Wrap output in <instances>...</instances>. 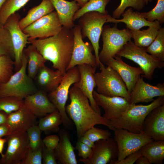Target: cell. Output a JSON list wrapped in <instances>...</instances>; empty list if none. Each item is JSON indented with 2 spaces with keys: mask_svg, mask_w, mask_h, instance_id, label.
Segmentation results:
<instances>
[{
  "mask_svg": "<svg viewBox=\"0 0 164 164\" xmlns=\"http://www.w3.org/2000/svg\"><path fill=\"white\" fill-rule=\"evenodd\" d=\"M29 41L45 60L52 63L54 69L65 73L73 52L74 35L72 30L63 26L61 30L53 36Z\"/></svg>",
  "mask_w": 164,
  "mask_h": 164,
  "instance_id": "1",
  "label": "cell"
},
{
  "mask_svg": "<svg viewBox=\"0 0 164 164\" xmlns=\"http://www.w3.org/2000/svg\"><path fill=\"white\" fill-rule=\"evenodd\" d=\"M70 103L65 107L66 112L75 124L79 139L88 129L97 125H102L112 130L109 121L95 112L87 97L73 86L70 89Z\"/></svg>",
  "mask_w": 164,
  "mask_h": 164,
  "instance_id": "2",
  "label": "cell"
},
{
  "mask_svg": "<svg viewBox=\"0 0 164 164\" xmlns=\"http://www.w3.org/2000/svg\"><path fill=\"white\" fill-rule=\"evenodd\" d=\"M164 104V96H159L147 105L130 104L127 109L117 118L109 121L114 128H121L135 133L142 132L144 120L148 114L154 108Z\"/></svg>",
  "mask_w": 164,
  "mask_h": 164,
  "instance_id": "3",
  "label": "cell"
},
{
  "mask_svg": "<svg viewBox=\"0 0 164 164\" xmlns=\"http://www.w3.org/2000/svg\"><path fill=\"white\" fill-rule=\"evenodd\" d=\"M27 56L23 52L21 66L8 80L0 86V97L13 96L24 100L38 89L26 72Z\"/></svg>",
  "mask_w": 164,
  "mask_h": 164,
  "instance_id": "4",
  "label": "cell"
},
{
  "mask_svg": "<svg viewBox=\"0 0 164 164\" xmlns=\"http://www.w3.org/2000/svg\"><path fill=\"white\" fill-rule=\"evenodd\" d=\"M80 73L77 66L67 70L61 83L53 91L49 93L47 96L50 101L55 106L61 116L62 124L67 129H71L73 122L66 112L65 105L68 99L71 86L79 80Z\"/></svg>",
  "mask_w": 164,
  "mask_h": 164,
  "instance_id": "5",
  "label": "cell"
},
{
  "mask_svg": "<svg viewBox=\"0 0 164 164\" xmlns=\"http://www.w3.org/2000/svg\"><path fill=\"white\" fill-rule=\"evenodd\" d=\"M99 67L100 72L95 74L96 92L109 97H122L129 101L130 93L117 72L109 66L105 67L102 63Z\"/></svg>",
  "mask_w": 164,
  "mask_h": 164,
  "instance_id": "6",
  "label": "cell"
},
{
  "mask_svg": "<svg viewBox=\"0 0 164 164\" xmlns=\"http://www.w3.org/2000/svg\"><path fill=\"white\" fill-rule=\"evenodd\" d=\"M103 41L102 48L99 54L100 62L105 64L108 60L114 58L117 53L132 38L131 30L118 28L117 24L113 27L109 25L103 26L101 34Z\"/></svg>",
  "mask_w": 164,
  "mask_h": 164,
  "instance_id": "7",
  "label": "cell"
},
{
  "mask_svg": "<svg viewBox=\"0 0 164 164\" xmlns=\"http://www.w3.org/2000/svg\"><path fill=\"white\" fill-rule=\"evenodd\" d=\"M145 48L136 46L131 40L124 46L116 55L124 57L137 64L144 72V74L141 76L151 80L155 69L164 67V62L148 54Z\"/></svg>",
  "mask_w": 164,
  "mask_h": 164,
  "instance_id": "8",
  "label": "cell"
},
{
  "mask_svg": "<svg viewBox=\"0 0 164 164\" xmlns=\"http://www.w3.org/2000/svg\"><path fill=\"white\" fill-rule=\"evenodd\" d=\"M108 15L97 12H89L81 16L78 21L82 38L87 37L93 47L97 67L101 63L99 57V40L104 25L107 22Z\"/></svg>",
  "mask_w": 164,
  "mask_h": 164,
  "instance_id": "9",
  "label": "cell"
},
{
  "mask_svg": "<svg viewBox=\"0 0 164 164\" xmlns=\"http://www.w3.org/2000/svg\"><path fill=\"white\" fill-rule=\"evenodd\" d=\"M113 131L118 149L116 161L121 160L154 140L143 132L135 133L121 128H114Z\"/></svg>",
  "mask_w": 164,
  "mask_h": 164,
  "instance_id": "10",
  "label": "cell"
},
{
  "mask_svg": "<svg viewBox=\"0 0 164 164\" xmlns=\"http://www.w3.org/2000/svg\"><path fill=\"white\" fill-rule=\"evenodd\" d=\"M58 15L54 11L22 29L29 36V40L43 39L57 34L63 27Z\"/></svg>",
  "mask_w": 164,
  "mask_h": 164,
  "instance_id": "11",
  "label": "cell"
},
{
  "mask_svg": "<svg viewBox=\"0 0 164 164\" xmlns=\"http://www.w3.org/2000/svg\"><path fill=\"white\" fill-rule=\"evenodd\" d=\"M20 19V14L15 12L8 18L4 25L11 36L14 55V68L16 71L21 66L24 50L29 43V36L19 26V23Z\"/></svg>",
  "mask_w": 164,
  "mask_h": 164,
  "instance_id": "12",
  "label": "cell"
},
{
  "mask_svg": "<svg viewBox=\"0 0 164 164\" xmlns=\"http://www.w3.org/2000/svg\"><path fill=\"white\" fill-rule=\"evenodd\" d=\"M73 28V50L67 71L78 65L84 64L97 67L95 56L92 53L94 50L92 44L88 42L84 41L81 34V29L78 24L74 25Z\"/></svg>",
  "mask_w": 164,
  "mask_h": 164,
  "instance_id": "13",
  "label": "cell"
},
{
  "mask_svg": "<svg viewBox=\"0 0 164 164\" xmlns=\"http://www.w3.org/2000/svg\"><path fill=\"white\" fill-rule=\"evenodd\" d=\"M118 155L117 143L114 138L110 137L94 142L90 156L86 159L80 158L78 161L85 164H112Z\"/></svg>",
  "mask_w": 164,
  "mask_h": 164,
  "instance_id": "14",
  "label": "cell"
},
{
  "mask_svg": "<svg viewBox=\"0 0 164 164\" xmlns=\"http://www.w3.org/2000/svg\"><path fill=\"white\" fill-rule=\"evenodd\" d=\"M8 147L5 154L0 160L3 164H20L29 148L26 132L12 133L6 136Z\"/></svg>",
  "mask_w": 164,
  "mask_h": 164,
  "instance_id": "15",
  "label": "cell"
},
{
  "mask_svg": "<svg viewBox=\"0 0 164 164\" xmlns=\"http://www.w3.org/2000/svg\"><path fill=\"white\" fill-rule=\"evenodd\" d=\"M80 73L79 80L73 84L88 98L93 109L101 115V109L94 100L93 96L94 88L96 87L95 74L96 67L84 64L77 66Z\"/></svg>",
  "mask_w": 164,
  "mask_h": 164,
  "instance_id": "16",
  "label": "cell"
},
{
  "mask_svg": "<svg viewBox=\"0 0 164 164\" xmlns=\"http://www.w3.org/2000/svg\"><path fill=\"white\" fill-rule=\"evenodd\" d=\"M93 96L97 104L101 107L104 111L103 116L109 121L118 118L130 104L129 101L123 97L106 96L95 90Z\"/></svg>",
  "mask_w": 164,
  "mask_h": 164,
  "instance_id": "17",
  "label": "cell"
},
{
  "mask_svg": "<svg viewBox=\"0 0 164 164\" xmlns=\"http://www.w3.org/2000/svg\"><path fill=\"white\" fill-rule=\"evenodd\" d=\"M164 96V84L158 83L153 85L144 81L140 76L130 93L129 102L136 104L153 101L155 97Z\"/></svg>",
  "mask_w": 164,
  "mask_h": 164,
  "instance_id": "18",
  "label": "cell"
},
{
  "mask_svg": "<svg viewBox=\"0 0 164 164\" xmlns=\"http://www.w3.org/2000/svg\"><path fill=\"white\" fill-rule=\"evenodd\" d=\"M105 64L116 71L124 82L127 89L130 93L139 77L144 74L140 67H135L124 62L121 57L116 55L109 59Z\"/></svg>",
  "mask_w": 164,
  "mask_h": 164,
  "instance_id": "19",
  "label": "cell"
},
{
  "mask_svg": "<svg viewBox=\"0 0 164 164\" xmlns=\"http://www.w3.org/2000/svg\"><path fill=\"white\" fill-rule=\"evenodd\" d=\"M142 132L154 140H164V104L154 108L146 116Z\"/></svg>",
  "mask_w": 164,
  "mask_h": 164,
  "instance_id": "20",
  "label": "cell"
},
{
  "mask_svg": "<svg viewBox=\"0 0 164 164\" xmlns=\"http://www.w3.org/2000/svg\"><path fill=\"white\" fill-rule=\"evenodd\" d=\"M24 105L37 117L41 118L57 110L50 101L46 92L38 90L24 99Z\"/></svg>",
  "mask_w": 164,
  "mask_h": 164,
  "instance_id": "21",
  "label": "cell"
},
{
  "mask_svg": "<svg viewBox=\"0 0 164 164\" xmlns=\"http://www.w3.org/2000/svg\"><path fill=\"white\" fill-rule=\"evenodd\" d=\"M37 118L24 105L19 110L8 114L6 123L12 133L25 132L31 127L37 125Z\"/></svg>",
  "mask_w": 164,
  "mask_h": 164,
  "instance_id": "22",
  "label": "cell"
},
{
  "mask_svg": "<svg viewBox=\"0 0 164 164\" xmlns=\"http://www.w3.org/2000/svg\"><path fill=\"white\" fill-rule=\"evenodd\" d=\"M121 15V19H115L108 14L107 22L117 24L120 22L125 23L127 28L132 31L140 30L145 26H155L160 28V23L157 21L151 22L147 20L138 12H134L132 8L125 10Z\"/></svg>",
  "mask_w": 164,
  "mask_h": 164,
  "instance_id": "23",
  "label": "cell"
},
{
  "mask_svg": "<svg viewBox=\"0 0 164 164\" xmlns=\"http://www.w3.org/2000/svg\"><path fill=\"white\" fill-rule=\"evenodd\" d=\"M59 131V141L54 150L56 159L62 164H77L75 149L71 142L69 132L63 128Z\"/></svg>",
  "mask_w": 164,
  "mask_h": 164,
  "instance_id": "24",
  "label": "cell"
},
{
  "mask_svg": "<svg viewBox=\"0 0 164 164\" xmlns=\"http://www.w3.org/2000/svg\"><path fill=\"white\" fill-rule=\"evenodd\" d=\"M64 75L59 70L55 71L44 64L40 68L35 78L41 90L49 93L58 87Z\"/></svg>",
  "mask_w": 164,
  "mask_h": 164,
  "instance_id": "25",
  "label": "cell"
},
{
  "mask_svg": "<svg viewBox=\"0 0 164 164\" xmlns=\"http://www.w3.org/2000/svg\"><path fill=\"white\" fill-rule=\"evenodd\" d=\"M56 12L61 23L63 27L72 29L74 26L73 17L80 7L74 1L50 0Z\"/></svg>",
  "mask_w": 164,
  "mask_h": 164,
  "instance_id": "26",
  "label": "cell"
},
{
  "mask_svg": "<svg viewBox=\"0 0 164 164\" xmlns=\"http://www.w3.org/2000/svg\"><path fill=\"white\" fill-rule=\"evenodd\" d=\"M54 8L50 0H42L38 5L31 8L26 15L20 19L19 24L22 29L54 11Z\"/></svg>",
  "mask_w": 164,
  "mask_h": 164,
  "instance_id": "27",
  "label": "cell"
},
{
  "mask_svg": "<svg viewBox=\"0 0 164 164\" xmlns=\"http://www.w3.org/2000/svg\"><path fill=\"white\" fill-rule=\"evenodd\" d=\"M142 155L145 157L151 164H162L164 159V140H153L141 149Z\"/></svg>",
  "mask_w": 164,
  "mask_h": 164,
  "instance_id": "28",
  "label": "cell"
},
{
  "mask_svg": "<svg viewBox=\"0 0 164 164\" xmlns=\"http://www.w3.org/2000/svg\"><path fill=\"white\" fill-rule=\"evenodd\" d=\"M23 52L27 56V74L32 79H35L40 68L45 64L47 60L32 44L25 48Z\"/></svg>",
  "mask_w": 164,
  "mask_h": 164,
  "instance_id": "29",
  "label": "cell"
},
{
  "mask_svg": "<svg viewBox=\"0 0 164 164\" xmlns=\"http://www.w3.org/2000/svg\"><path fill=\"white\" fill-rule=\"evenodd\" d=\"M159 29L155 26H151L149 27L146 29L131 30L133 43L138 46L147 47L154 40Z\"/></svg>",
  "mask_w": 164,
  "mask_h": 164,
  "instance_id": "30",
  "label": "cell"
},
{
  "mask_svg": "<svg viewBox=\"0 0 164 164\" xmlns=\"http://www.w3.org/2000/svg\"><path fill=\"white\" fill-rule=\"evenodd\" d=\"M61 116L58 110L40 118L38 126L41 132L46 134L57 132L62 124Z\"/></svg>",
  "mask_w": 164,
  "mask_h": 164,
  "instance_id": "31",
  "label": "cell"
},
{
  "mask_svg": "<svg viewBox=\"0 0 164 164\" xmlns=\"http://www.w3.org/2000/svg\"><path fill=\"white\" fill-rule=\"evenodd\" d=\"M110 0H89L84 6L75 13L73 17L74 21L85 13L91 12H97L104 14H108L106 7Z\"/></svg>",
  "mask_w": 164,
  "mask_h": 164,
  "instance_id": "32",
  "label": "cell"
},
{
  "mask_svg": "<svg viewBox=\"0 0 164 164\" xmlns=\"http://www.w3.org/2000/svg\"><path fill=\"white\" fill-rule=\"evenodd\" d=\"M29 0H7L0 10V25H4L8 18L25 6Z\"/></svg>",
  "mask_w": 164,
  "mask_h": 164,
  "instance_id": "33",
  "label": "cell"
},
{
  "mask_svg": "<svg viewBox=\"0 0 164 164\" xmlns=\"http://www.w3.org/2000/svg\"><path fill=\"white\" fill-rule=\"evenodd\" d=\"M147 53L159 60L164 62V28L161 27L153 42L145 48Z\"/></svg>",
  "mask_w": 164,
  "mask_h": 164,
  "instance_id": "34",
  "label": "cell"
},
{
  "mask_svg": "<svg viewBox=\"0 0 164 164\" xmlns=\"http://www.w3.org/2000/svg\"><path fill=\"white\" fill-rule=\"evenodd\" d=\"M7 55L14 60L13 49L10 34L4 25H0V57Z\"/></svg>",
  "mask_w": 164,
  "mask_h": 164,
  "instance_id": "35",
  "label": "cell"
},
{
  "mask_svg": "<svg viewBox=\"0 0 164 164\" xmlns=\"http://www.w3.org/2000/svg\"><path fill=\"white\" fill-rule=\"evenodd\" d=\"M14 60L7 55L0 57V86L6 83L13 74Z\"/></svg>",
  "mask_w": 164,
  "mask_h": 164,
  "instance_id": "36",
  "label": "cell"
},
{
  "mask_svg": "<svg viewBox=\"0 0 164 164\" xmlns=\"http://www.w3.org/2000/svg\"><path fill=\"white\" fill-rule=\"evenodd\" d=\"M24 105V100L13 96L0 97V111L9 114Z\"/></svg>",
  "mask_w": 164,
  "mask_h": 164,
  "instance_id": "37",
  "label": "cell"
},
{
  "mask_svg": "<svg viewBox=\"0 0 164 164\" xmlns=\"http://www.w3.org/2000/svg\"><path fill=\"white\" fill-rule=\"evenodd\" d=\"M147 20L153 22L157 21L161 24L164 22V0H157L155 7L147 12H140Z\"/></svg>",
  "mask_w": 164,
  "mask_h": 164,
  "instance_id": "38",
  "label": "cell"
},
{
  "mask_svg": "<svg viewBox=\"0 0 164 164\" xmlns=\"http://www.w3.org/2000/svg\"><path fill=\"white\" fill-rule=\"evenodd\" d=\"M145 5L144 0H121L119 5L114 11L112 17L115 19L119 18L126 9L129 7L140 11Z\"/></svg>",
  "mask_w": 164,
  "mask_h": 164,
  "instance_id": "39",
  "label": "cell"
},
{
  "mask_svg": "<svg viewBox=\"0 0 164 164\" xmlns=\"http://www.w3.org/2000/svg\"><path fill=\"white\" fill-rule=\"evenodd\" d=\"M41 132L38 125L30 127L26 131L29 144V148L33 151L42 148L43 143L41 138Z\"/></svg>",
  "mask_w": 164,
  "mask_h": 164,
  "instance_id": "40",
  "label": "cell"
},
{
  "mask_svg": "<svg viewBox=\"0 0 164 164\" xmlns=\"http://www.w3.org/2000/svg\"><path fill=\"white\" fill-rule=\"evenodd\" d=\"M84 136L94 142L101 139H108L111 137V133L108 130H104L94 126L87 131Z\"/></svg>",
  "mask_w": 164,
  "mask_h": 164,
  "instance_id": "41",
  "label": "cell"
},
{
  "mask_svg": "<svg viewBox=\"0 0 164 164\" xmlns=\"http://www.w3.org/2000/svg\"><path fill=\"white\" fill-rule=\"evenodd\" d=\"M42 148L36 151H33L29 148L20 164H42Z\"/></svg>",
  "mask_w": 164,
  "mask_h": 164,
  "instance_id": "42",
  "label": "cell"
},
{
  "mask_svg": "<svg viewBox=\"0 0 164 164\" xmlns=\"http://www.w3.org/2000/svg\"><path fill=\"white\" fill-rule=\"evenodd\" d=\"M42 156L43 164H57L54 150L47 148L44 145L42 148Z\"/></svg>",
  "mask_w": 164,
  "mask_h": 164,
  "instance_id": "43",
  "label": "cell"
},
{
  "mask_svg": "<svg viewBox=\"0 0 164 164\" xmlns=\"http://www.w3.org/2000/svg\"><path fill=\"white\" fill-rule=\"evenodd\" d=\"M75 149L78 151V156L82 159H86L90 155L92 148L88 146L84 143L78 140L76 143Z\"/></svg>",
  "mask_w": 164,
  "mask_h": 164,
  "instance_id": "44",
  "label": "cell"
},
{
  "mask_svg": "<svg viewBox=\"0 0 164 164\" xmlns=\"http://www.w3.org/2000/svg\"><path fill=\"white\" fill-rule=\"evenodd\" d=\"M142 155L140 149L130 154L121 160L115 161L112 164H133Z\"/></svg>",
  "mask_w": 164,
  "mask_h": 164,
  "instance_id": "45",
  "label": "cell"
},
{
  "mask_svg": "<svg viewBox=\"0 0 164 164\" xmlns=\"http://www.w3.org/2000/svg\"><path fill=\"white\" fill-rule=\"evenodd\" d=\"M60 137L56 135L48 136L44 138L43 142L44 145L47 148L54 150L58 145Z\"/></svg>",
  "mask_w": 164,
  "mask_h": 164,
  "instance_id": "46",
  "label": "cell"
},
{
  "mask_svg": "<svg viewBox=\"0 0 164 164\" xmlns=\"http://www.w3.org/2000/svg\"><path fill=\"white\" fill-rule=\"evenodd\" d=\"M11 133V130L8 124L6 123L0 125V138L6 136Z\"/></svg>",
  "mask_w": 164,
  "mask_h": 164,
  "instance_id": "47",
  "label": "cell"
},
{
  "mask_svg": "<svg viewBox=\"0 0 164 164\" xmlns=\"http://www.w3.org/2000/svg\"><path fill=\"white\" fill-rule=\"evenodd\" d=\"M78 140L91 148L94 145V142L91 141L88 138L84 135L81 137Z\"/></svg>",
  "mask_w": 164,
  "mask_h": 164,
  "instance_id": "48",
  "label": "cell"
},
{
  "mask_svg": "<svg viewBox=\"0 0 164 164\" xmlns=\"http://www.w3.org/2000/svg\"><path fill=\"white\" fill-rule=\"evenodd\" d=\"M8 114L0 111V125L6 123Z\"/></svg>",
  "mask_w": 164,
  "mask_h": 164,
  "instance_id": "49",
  "label": "cell"
},
{
  "mask_svg": "<svg viewBox=\"0 0 164 164\" xmlns=\"http://www.w3.org/2000/svg\"><path fill=\"white\" fill-rule=\"evenodd\" d=\"M136 164H151L148 159L144 156L140 157L136 161Z\"/></svg>",
  "mask_w": 164,
  "mask_h": 164,
  "instance_id": "50",
  "label": "cell"
},
{
  "mask_svg": "<svg viewBox=\"0 0 164 164\" xmlns=\"http://www.w3.org/2000/svg\"><path fill=\"white\" fill-rule=\"evenodd\" d=\"M7 139L6 138H2V137L0 138V154H1L2 157L3 155L2 153L3 150L5 143L6 142Z\"/></svg>",
  "mask_w": 164,
  "mask_h": 164,
  "instance_id": "51",
  "label": "cell"
},
{
  "mask_svg": "<svg viewBox=\"0 0 164 164\" xmlns=\"http://www.w3.org/2000/svg\"><path fill=\"white\" fill-rule=\"evenodd\" d=\"M76 1L80 8L84 6L89 0H72Z\"/></svg>",
  "mask_w": 164,
  "mask_h": 164,
  "instance_id": "52",
  "label": "cell"
},
{
  "mask_svg": "<svg viewBox=\"0 0 164 164\" xmlns=\"http://www.w3.org/2000/svg\"><path fill=\"white\" fill-rule=\"evenodd\" d=\"M7 0H0V10L3 4Z\"/></svg>",
  "mask_w": 164,
  "mask_h": 164,
  "instance_id": "53",
  "label": "cell"
},
{
  "mask_svg": "<svg viewBox=\"0 0 164 164\" xmlns=\"http://www.w3.org/2000/svg\"><path fill=\"white\" fill-rule=\"evenodd\" d=\"M153 0H144L145 4H147L149 2H151Z\"/></svg>",
  "mask_w": 164,
  "mask_h": 164,
  "instance_id": "54",
  "label": "cell"
}]
</instances>
